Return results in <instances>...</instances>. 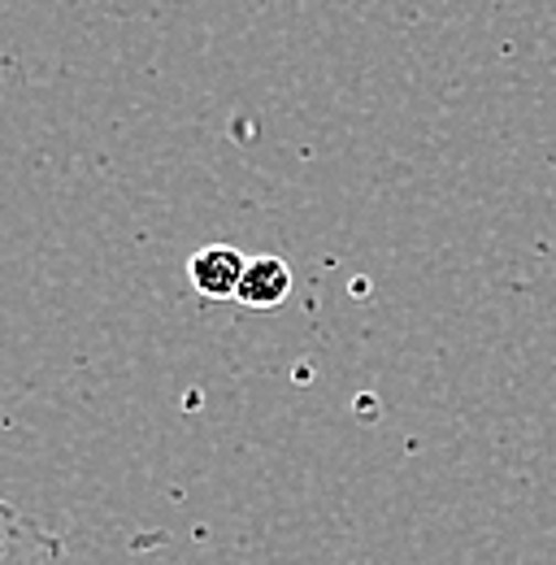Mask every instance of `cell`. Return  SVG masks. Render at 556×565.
I'll return each mask as SVG.
<instances>
[{
	"label": "cell",
	"mask_w": 556,
	"mask_h": 565,
	"mask_svg": "<svg viewBox=\"0 0 556 565\" xmlns=\"http://www.w3.org/2000/svg\"><path fill=\"white\" fill-rule=\"evenodd\" d=\"M0 565H74L62 535L0 500Z\"/></svg>",
	"instance_id": "obj_1"
},
{
	"label": "cell",
	"mask_w": 556,
	"mask_h": 565,
	"mask_svg": "<svg viewBox=\"0 0 556 565\" xmlns=\"http://www.w3.org/2000/svg\"><path fill=\"white\" fill-rule=\"evenodd\" d=\"M244 270H248V257L231 244H209L192 257L188 266V279L192 287L209 296V300H235L239 296V282H244Z\"/></svg>",
	"instance_id": "obj_2"
},
{
	"label": "cell",
	"mask_w": 556,
	"mask_h": 565,
	"mask_svg": "<svg viewBox=\"0 0 556 565\" xmlns=\"http://www.w3.org/2000/svg\"><path fill=\"white\" fill-rule=\"evenodd\" d=\"M287 296H291V266L282 257H253L235 300L248 309H275Z\"/></svg>",
	"instance_id": "obj_3"
}]
</instances>
